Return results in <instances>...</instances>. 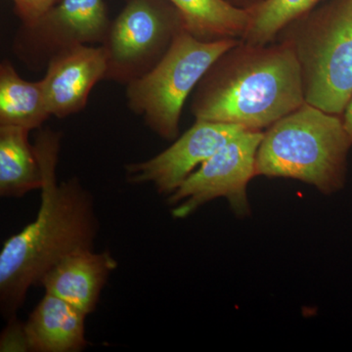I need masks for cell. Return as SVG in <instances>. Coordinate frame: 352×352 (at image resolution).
Returning <instances> with one entry per match:
<instances>
[{
	"label": "cell",
	"mask_w": 352,
	"mask_h": 352,
	"mask_svg": "<svg viewBox=\"0 0 352 352\" xmlns=\"http://www.w3.org/2000/svg\"><path fill=\"white\" fill-rule=\"evenodd\" d=\"M61 140V133L48 129L36 135L34 147L43 170L38 215L0 252V307L8 319L52 266L73 252L94 249L99 222L91 193L76 177L57 182Z\"/></svg>",
	"instance_id": "1"
},
{
	"label": "cell",
	"mask_w": 352,
	"mask_h": 352,
	"mask_svg": "<svg viewBox=\"0 0 352 352\" xmlns=\"http://www.w3.org/2000/svg\"><path fill=\"white\" fill-rule=\"evenodd\" d=\"M303 103L300 67L288 44L240 39L201 78L190 111L195 120L264 131Z\"/></svg>",
	"instance_id": "2"
},
{
	"label": "cell",
	"mask_w": 352,
	"mask_h": 352,
	"mask_svg": "<svg viewBox=\"0 0 352 352\" xmlns=\"http://www.w3.org/2000/svg\"><path fill=\"white\" fill-rule=\"evenodd\" d=\"M351 148L342 116L305 102L264 131L256 176L298 180L333 195L346 186Z\"/></svg>",
	"instance_id": "3"
},
{
	"label": "cell",
	"mask_w": 352,
	"mask_h": 352,
	"mask_svg": "<svg viewBox=\"0 0 352 352\" xmlns=\"http://www.w3.org/2000/svg\"><path fill=\"white\" fill-rule=\"evenodd\" d=\"M276 41L295 54L305 102L342 116L352 97V0H327L287 25Z\"/></svg>",
	"instance_id": "4"
},
{
	"label": "cell",
	"mask_w": 352,
	"mask_h": 352,
	"mask_svg": "<svg viewBox=\"0 0 352 352\" xmlns=\"http://www.w3.org/2000/svg\"><path fill=\"white\" fill-rule=\"evenodd\" d=\"M240 39L199 41L183 31L163 59L144 76L126 85L129 110L144 120L159 138L179 136L183 106L215 60Z\"/></svg>",
	"instance_id": "5"
},
{
	"label": "cell",
	"mask_w": 352,
	"mask_h": 352,
	"mask_svg": "<svg viewBox=\"0 0 352 352\" xmlns=\"http://www.w3.org/2000/svg\"><path fill=\"white\" fill-rule=\"evenodd\" d=\"M183 31L182 14L168 0H126L101 44L107 57L105 80L127 85L144 76Z\"/></svg>",
	"instance_id": "6"
},
{
	"label": "cell",
	"mask_w": 352,
	"mask_h": 352,
	"mask_svg": "<svg viewBox=\"0 0 352 352\" xmlns=\"http://www.w3.org/2000/svg\"><path fill=\"white\" fill-rule=\"evenodd\" d=\"M263 132H241L191 173L166 197L173 217L185 219L219 198L226 199L236 217L251 215L248 185L256 177V154Z\"/></svg>",
	"instance_id": "7"
},
{
	"label": "cell",
	"mask_w": 352,
	"mask_h": 352,
	"mask_svg": "<svg viewBox=\"0 0 352 352\" xmlns=\"http://www.w3.org/2000/svg\"><path fill=\"white\" fill-rule=\"evenodd\" d=\"M111 22L104 0H60L31 27H21L13 41L16 56L34 69L78 45L103 43Z\"/></svg>",
	"instance_id": "8"
},
{
	"label": "cell",
	"mask_w": 352,
	"mask_h": 352,
	"mask_svg": "<svg viewBox=\"0 0 352 352\" xmlns=\"http://www.w3.org/2000/svg\"><path fill=\"white\" fill-rule=\"evenodd\" d=\"M244 131L236 124L196 120L163 152L146 161L126 164V182L150 184L161 195L170 196L222 146Z\"/></svg>",
	"instance_id": "9"
},
{
	"label": "cell",
	"mask_w": 352,
	"mask_h": 352,
	"mask_svg": "<svg viewBox=\"0 0 352 352\" xmlns=\"http://www.w3.org/2000/svg\"><path fill=\"white\" fill-rule=\"evenodd\" d=\"M106 72L107 57L100 44L75 46L54 55L41 80L50 115L64 119L82 111Z\"/></svg>",
	"instance_id": "10"
},
{
	"label": "cell",
	"mask_w": 352,
	"mask_h": 352,
	"mask_svg": "<svg viewBox=\"0 0 352 352\" xmlns=\"http://www.w3.org/2000/svg\"><path fill=\"white\" fill-rule=\"evenodd\" d=\"M117 266L111 252L83 250L65 256L52 266L41 278L38 287L88 315L96 309L102 289Z\"/></svg>",
	"instance_id": "11"
},
{
	"label": "cell",
	"mask_w": 352,
	"mask_h": 352,
	"mask_svg": "<svg viewBox=\"0 0 352 352\" xmlns=\"http://www.w3.org/2000/svg\"><path fill=\"white\" fill-rule=\"evenodd\" d=\"M82 310L46 293L25 322L30 349L34 352H78L87 346Z\"/></svg>",
	"instance_id": "12"
},
{
	"label": "cell",
	"mask_w": 352,
	"mask_h": 352,
	"mask_svg": "<svg viewBox=\"0 0 352 352\" xmlns=\"http://www.w3.org/2000/svg\"><path fill=\"white\" fill-rule=\"evenodd\" d=\"M29 133L23 127L0 126V195L4 198H22L43 186V170Z\"/></svg>",
	"instance_id": "13"
},
{
	"label": "cell",
	"mask_w": 352,
	"mask_h": 352,
	"mask_svg": "<svg viewBox=\"0 0 352 352\" xmlns=\"http://www.w3.org/2000/svg\"><path fill=\"white\" fill-rule=\"evenodd\" d=\"M51 117L41 80L21 78L10 62L0 64V126L39 129Z\"/></svg>",
	"instance_id": "14"
},
{
	"label": "cell",
	"mask_w": 352,
	"mask_h": 352,
	"mask_svg": "<svg viewBox=\"0 0 352 352\" xmlns=\"http://www.w3.org/2000/svg\"><path fill=\"white\" fill-rule=\"evenodd\" d=\"M182 14L185 31L201 41L241 39L250 22L249 9L226 0H168Z\"/></svg>",
	"instance_id": "15"
},
{
	"label": "cell",
	"mask_w": 352,
	"mask_h": 352,
	"mask_svg": "<svg viewBox=\"0 0 352 352\" xmlns=\"http://www.w3.org/2000/svg\"><path fill=\"white\" fill-rule=\"evenodd\" d=\"M324 1L327 0H261L249 9L251 17L241 39L252 44L274 43L287 25Z\"/></svg>",
	"instance_id": "16"
},
{
	"label": "cell",
	"mask_w": 352,
	"mask_h": 352,
	"mask_svg": "<svg viewBox=\"0 0 352 352\" xmlns=\"http://www.w3.org/2000/svg\"><path fill=\"white\" fill-rule=\"evenodd\" d=\"M0 351H31L25 323L18 320L15 315L9 318V323L1 333Z\"/></svg>",
	"instance_id": "17"
},
{
	"label": "cell",
	"mask_w": 352,
	"mask_h": 352,
	"mask_svg": "<svg viewBox=\"0 0 352 352\" xmlns=\"http://www.w3.org/2000/svg\"><path fill=\"white\" fill-rule=\"evenodd\" d=\"M60 0H12L14 11L23 27H31Z\"/></svg>",
	"instance_id": "18"
},
{
	"label": "cell",
	"mask_w": 352,
	"mask_h": 352,
	"mask_svg": "<svg viewBox=\"0 0 352 352\" xmlns=\"http://www.w3.org/2000/svg\"><path fill=\"white\" fill-rule=\"evenodd\" d=\"M342 118L352 143V97L351 101L347 104L346 110H344V113H342Z\"/></svg>",
	"instance_id": "19"
},
{
	"label": "cell",
	"mask_w": 352,
	"mask_h": 352,
	"mask_svg": "<svg viewBox=\"0 0 352 352\" xmlns=\"http://www.w3.org/2000/svg\"><path fill=\"white\" fill-rule=\"evenodd\" d=\"M226 1L239 8L250 9L259 3L261 0H226Z\"/></svg>",
	"instance_id": "20"
}]
</instances>
